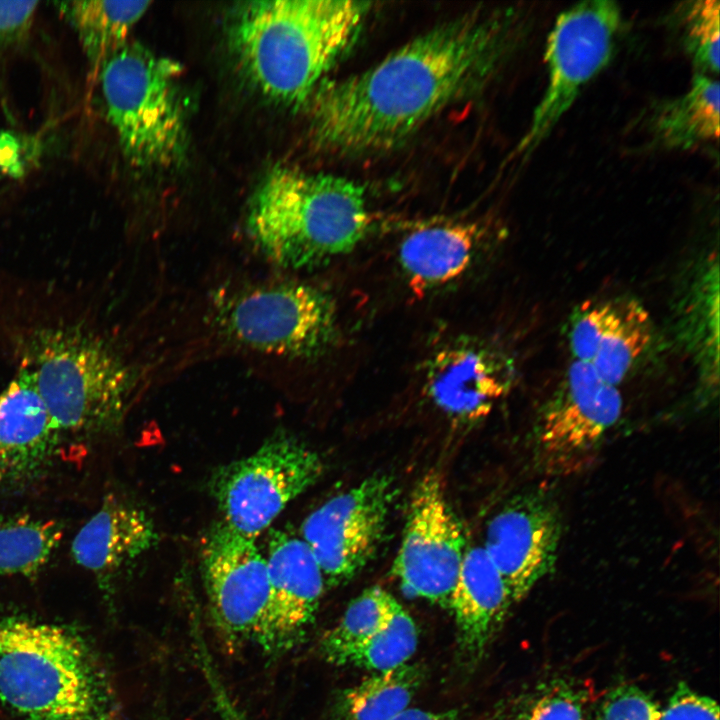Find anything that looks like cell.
<instances>
[{"label": "cell", "instance_id": "obj_10", "mask_svg": "<svg viewBox=\"0 0 720 720\" xmlns=\"http://www.w3.org/2000/svg\"><path fill=\"white\" fill-rule=\"evenodd\" d=\"M622 406L617 386L574 360L534 424L536 466L548 475H567L584 466L619 420Z\"/></svg>", "mask_w": 720, "mask_h": 720}, {"label": "cell", "instance_id": "obj_16", "mask_svg": "<svg viewBox=\"0 0 720 720\" xmlns=\"http://www.w3.org/2000/svg\"><path fill=\"white\" fill-rule=\"evenodd\" d=\"M270 602L262 649L290 650L314 621L325 588L322 570L306 542L286 530L271 529L266 543Z\"/></svg>", "mask_w": 720, "mask_h": 720}, {"label": "cell", "instance_id": "obj_8", "mask_svg": "<svg viewBox=\"0 0 720 720\" xmlns=\"http://www.w3.org/2000/svg\"><path fill=\"white\" fill-rule=\"evenodd\" d=\"M219 327L233 341L263 353L308 358L336 338V307L323 290L279 283L244 290L221 304Z\"/></svg>", "mask_w": 720, "mask_h": 720}, {"label": "cell", "instance_id": "obj_13", "mask_svg": "<svg viewBox=\"0 0 720 720\" xmlns=\"http://www.w3.org/2000/svg\"><path fill=\"white\" fill-rule=\"evenodd\" d=\"M465 552L440 476L429 471L412 490L393 575L406 595L449 608Z\"/></svg>", "mask_w": 720, "mask_h": 720}, {"label": "cell", "instance_id": "obj_30", "mask_svg": "<svg viewBox=\"0 0 720 720\" xmlns=\"http://www.w3.org/2000/svg\"><path fill=\"white\" fill-rule=\"evenodd\" d=\"M661 720H719V707L712 698L680 683L662 709Z\"/></svg>", "mask_w": 720, "mask_h": 720}, {"label": "cell", "instance_id": "obj_24", "mask_svg": "<svg viewBox=\"0 0 720 720\" xmlns=\"http://www.w3.org/2000/svg\"><path fill=\"white\" fill-rule=\"evenodd\" d=\"M422 672L407 663L376 672L336 698V720H391L408 708L420 686Z\"/></svg>", "mask_w": 720, "mask_h": 720}, {"label": "cell", "instance_id": "obj_26", "mask_svg": "<svg viewBox=\"0 0 720 720\" xmlns=\"http://www.w3.org/2000/svg\"><path fill=\"white\" fill-rule=\"evenodd\" d=\"M399 605L379 586L365 589L349 603L339 622L322 635L320 656L337 665L347 652L380 630Z\"/></svg>", "mask_w": 720, "mask_h": 720}, {"label": "cell", "instance_id": "obj_9", "mask_svg": "<svg viewBox=\"0 0 720 720\" xmlns=\"http://www.w3.org/2000/svg\"><path fill=\"white\" fill-rule=\"evenodd\" d=\"M620 24L621 9L609 0L582 1L557 16L546 42V89L515 154L527 157L537 149L606 67Z\"/></svg>", "mask_w": 720, "mask_h": 720}, {"label": "cell", "instance_id": "obj_3", "mask_svg": "<svg viewBox=\"0 0 720 720\" xmlns=\"http://www.w3.org/2000/svg\"><path fill=\"white\" fill-rule=\"evenodd\" d=\"M0 700L30 720H119L113 680L64 626L0 613Z\"/></svg>", "mask_w": 720, "mask_h": 720}, {"label": "cell", "instance_id": "obj_7", "mask_svg": "<svg viewBox=\"0 0 720 720\" xmlns=\"http://www.w3.org/2000/svg\"><path fill=\"white\" fill-rule=\"evenodd\" d=\"M323 473L316 451L281 432L252 454L219 467L210 491L223 522L256 540L285 507L313 486Z\"/></svg>", "mask_w": 720, "mask_h": 720}, {"label": "cell", "instance_id": "obj_15", "mask_svg": "<svg viewBox=\"0 0 720 720\" xmlns=\"http://www.w3.org/2000/svg\"><path fill=\"white\" fill-rule=\"evenodd\" d=\"M64 448L31 373L21 366L0 392V497L38 485Z\"/></svg>", "mask_w": 720, "mask_h": 720}, {"label": "cell", "instance_id": "obj_21", "mask_svg": "<svg viewBox=\"0 0 720 720\" xmlns=\"http://www.w3.org/2000/svg\"><path fill=\"white\" fill-rule=\"evenodd\" d=\"M483 234L473 221L431 223L410 231L398 248L409 288L422 296L460 278L472 265Z\"/></svg>", "mask_w": 720, "mask_h": 720}, {"label": "cell", "instance_id": "obj_34", "mask_svg": "<svg viewBox=\"0 0 720 720\" xmlns=\"http://www.w3.org/2000/svg\"><path fill=\"white\" fill-rule=\"evenodd\" d=\"M210 689L219 720H247L224 684L216 683Z\"/></svg>", "mask_w": 720, "mask_h": 720}, {"label": "cell", "instance_id": "obj_32", "mask_svg": "<svg viewBox=\"0 0 720 720\" xmlns=\"http://www.w3.org/2000/svg\"><path fill=\"white\" fill-rule=\"evenodd\" d=\"M36 152L33 140L0 129V180L23 176L36 159Z\"/></svg>", "mask_w": 720, "mask_h": 720}, {"label": "cell", "instance_id": "obj_5", "mask_svg": "<svg viewBox=\"0 0 720 720\" xmlns=\"http://www.w3.org/2000/svg\"><path fill=\"white\" fill-rule=\"evenodd\" d=\"M366 200L364 187L351 179L275 168L251 200L248 231L279 266L314 267L350 252L366 236Z\"/></svg>", "mask_w": 720, "mask_h": 720}, {"label": "cell", "instance_id": "obj_1", "mask_svg": "<svg viewBox=\"0 0 720 720\" xmlns=\"http://www.w3.org/2000/svg\"><path fill=\"white\" fill-rule=\"evenodd\" d=\"M528 16L471 9L418 35L370 68L318 88L315 143L344 156L391 151L433 116L495 78L521 47Z\"/></svg>", "mask_w": 720, "mask_h": 720}, {"label": "cell", "instance_id": "obj_17", "mask_svg": "<svg viewBox=\"0 0 720 720\" xmlns=\"http://www.w3.org/2000/svg\"><path fill=\"white\" fill-rule=\"evenodd\" d=\"M651 339L649 314L632 299L590 300L573 312L568 340L574 360L618 386Z\"/></svg>", "mask_w": 720, "mask_h": 720}, {"label": "cell", "instance_id": "obj_19", "mask_svg": "<svg viewBox=\"0 0 720 720\" xmlns=\"http://www.w3.org/2000/svg\"><path fill=\"white\" fill-rule=\"evenodd\" d=\"M157 542L151 517L138 506L110 495L74 537L71 554L108 590L123 568Z\"/></svg>", "mask_w": 720, "mask_h": 720}, {"label": "cell", "instance_id": "obj_18", "mask_svg": "<svg viewBox=\"0 0 720 720\" xmlns=\"http://www.w3.org/2000/svg\"><path fill=\"white\" fill-rule=\"evenodd\" d=\"M425 389L445 412L460 418L486 414L506 392L511 367L489 346L472 339L444 345L425 368Z\"/></svg>", "mask_w": 720, "mask_h": 720}, {"label": "cell", "instance_id": "obj_23", "mask_svg": "<svg viewBox=\"0 0 720 720\" xmlns=\"http://www.w3.org/2000/svg\"><path fill=\"white\" fill-rule=\"evenodd\" d=\"M54 5L77 34L89 62L99 68L127 43L151 1L72 0Z\"/></svg>", "mask_w": 720, "mask_h": 720}, {"label": "cell", "instance_id": "obj_27", "mask_svg": "<svg viewBox=\"0 0 720 720\" xmlns=\"http://www.w3.org/2000/svg\"><path fill=\"white\" fill-rule=\"evenodd\" d=\"M417 643L415 622L399 605L380 630L347 652L337 665H351L375 672L393 669L407 663Z\"/></svg>", "mask_w": 720, "mask_h": 720}, {"label": "cell", "instance_id": "obj_4", "mask_svg": "<svg viewBox=\"0 0 720 720\" xmlns=\"http://www.w3.org/2000/svg\"><path fill=\"white\" fill-rule=\"evenodd\" d=\"M20 348L21 366L65 446L91 443L120 425L134 381L103 337L81 323L41 325L24 335Z\"/></svg>", "mask_w": 720, "mask_h": 720}, {"label": "cell", "instance_id": "obj_11", "mask_svg": "<svg viewBox=\"0 0 720 720\" xmlns=\"http://www.w3.org/2000/svg\"><path fill=\"white\" fill-rule=\"evenodd\" d=\"M256 540L223 521L211 527L201 549V571L212 621L230 649L263 646L270 602L264 554Z\"/></svg>", "mask_w": 720, "mask_h": 720}, {"label": "cell", "instance_id": "obj_35", "mask_svg": "<svg viewBox=\"0 0 720 720\" xmlns=\"http://www.w3.org/2000/svg\"><path fill=\"white\" fill-rule=\"evenodd\" d=\"M391 720H459L455 711L434 712L407 708Z\"/></svg>", "mask_w": 720, "mask_h": 720}, {"label": "cell", "instance_id": "obj_14", "mask_svg": "<svg viewBox=\"0 0 720 720\" xmlns=\"http://www.w3.org/2000/svg\"><path fill=\"white\" fill-rule=\"evenodd\" d=\"M561 532L559 507L542 489L512 496L490 518L483 548L513 602L524 599L553 570Z\"/></svg>", "mask_w": 720, "mask_h": 720}, {"label": "cell", "instance_id": "obj_29", "mask_svg": "<svg viewBox=\"0 0 720 720\" xmlns=\"http://www.w3.org/2000/svg\"><path fill=\"white\" fill-rule=\"evenodd\" d=\"M660 706L633 685L612 690L602 701L596 720H661Z\"/></svg>", "mask_w": 720, "mask_h": 720}, {"label": "cell", "instance_id": "obj_33", "mask_svg": "<svg viewBox=\"0 0 720 720\" xmlns=\"http://www.w3.org/2000/svg\"><path fill=\"white\" fill-rule=\"evenodd\" d=\"M38 4V1H0V50L24 37Z\"/></svg>", "mask_w": 720, "mask_h": 720}, {"label": "cell", "instance_id": "obj_20", "mask_svg": "<svg viewBox=\"0 0 720 720\" xmlns=\"http://www.w3.org/2000/svg\"><path fill=\"white\" fill-rule=\"evenodd\" d=\"M512 603L483 546L466 549L449 609L456 621L459 652L467 664L474 665L482 658Z\"/></svg>", "mask_w": 720, "mask_h": 720}, {"label": "cell", "instance_id": "obj_25", "mask_svg": "<svg viewBox=\"0 0 720 720\" xmlns=\"http://www.w3.org/2000/svg\"><path fill=\"white\" fill-rule=\"evenodd\" d=\"M62 523L24 513L0 512V577L38 575L63 538Z\"/></svg>", "mask_w": 720, "mask_h": 720}, {"label": "cell", "instance_id": "obj_28", "mask_svg": "<svg viewBox=\"0 0 720 720\" xmlns=\"http://www.w3.org/2000/svg\"><path fill=\"white\" fill-rule=\"evenodd\" d=\"M719 10L717 0L686 2L677 9L682 45L696 73L719 72Z\"/></svg>", "mask_w": 720, "mask_h": 720}, {"label": "cell", "instance_id": "obj_6", "mask_svg": "<svg viewBox=\"0 0 720 720\" xmlns=\"http://www.w3.org/2000/svg\"><path fill=\"white\" fill-rule=\"evenodd\" d=\"M99 70L106 115L129 162L152 168L176 164L187 137L180 65L127 42Z\"/></svg>", "mask_w": 720, "mask_h": 720}, {"label": "cell", "instance_id": "obj_2", "mask_svg": "<svg viewBox=\"0 0 720 720\" xmlns=\"http://www.w3.org/2000/svg\"><path fill=\"white\" fill-rule=\"evenodd\" d=\"M370 6L353 0L246 3L231 25L234 55L267 98L288 106L304 104L355 44Z\"/></svg>", "mask_w": 720, "mask_h": 720}, {"label": "cell", "instance_id": "obj_12", "mask_svg": "<svg viewBox=\"0 0 720 720\" xmlns=\"http://www.w3.org/2000/svg\"><path fill=\"white\" fill-rule=\"evenodd\" d=\"M395 497L394 478L376 473L328 499L305 518L301 538L314 554L326 584L349 582L374 558Z\"/></svg>", "mask_w": 720, "mask_h": 720}, {"label": "cell", "instance_id": "obj_31", "mask_svg": "<svg viewBox=\"0 0 720 720\" xmlns=\"http://www.w3.org/2000/svg\"><path fill=\"white\" fill-rule=\"evenodd\" d=\"M521 720H583L577 694L567 687H555L538 698Z\"/></svg>", "mask_w": 720, "mask_h": 720}, {"label": "cell", "instance_id": "obj_22", "mask_svg": "<svg viewBox=\"0 0 720 720\" xmlns=\"http://www.w3.org/2000/svg\"><path fill=\"white\" fill-rule=\"evenodd\" d=\"M648 133L656 147L689 149L719 136V82L696 73L681 96L657 103L648 117Z\"/></svg>", "mask_w": 720, "mask_h": 720}]
</instances>
